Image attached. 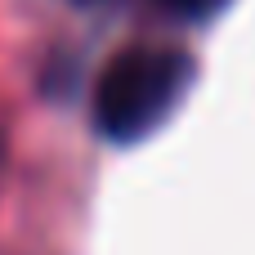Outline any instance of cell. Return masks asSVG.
Instances as JSON below:
<instances>
[{
    "instance_id": "cell-1",
    "label": "cell",
    "mask_w": 255,
    "mask_h": 255,
    "mask_svg": "<svg viewBox=\"0 0 255 255\" xmlns=\"http://www.w3.org/2000/svg\"><path fill=\"white\" fill-rule=\"evenodd\" d=\"M193 58L184 49L139 45L117 54L94 85V126L112 143H139L175 117L193 85Z\"/></svg>"
},
{
    "instance_id": "cell-2",
    "label": "cell",
    "mask_w": 255,
    "mask_h": 255,
    "mask_svg": "<svg viewBox=\"0 0 255 255\" xmlns=\"http://www.w3.org/2000/svg\"><path fill=\"white\" fill-rule=\"evenodd\" d=\"M175 18H184V22H206V18H215L229 0H161Z\"/></svg>"
}]
</instances>
